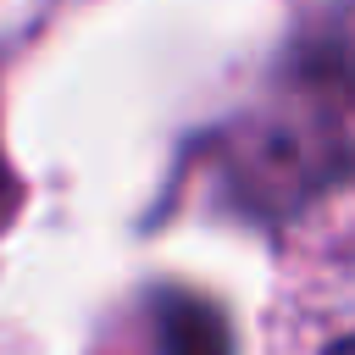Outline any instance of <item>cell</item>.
<instances>
[{
  "label": "cell",
  "instance_id": "obj_3",
  "mask_svg": "<svg viewBox=\"0 0 355 355\" xmlns=\"http://www.w3.org/2000/svg\"><path fill=\"white\" fill-rule=\"evenodd\" d=\"M327 355H355V338H344V344H333Z\"/></svg>",
  "mask_w": 355,
  "mask_h": 355
},
{
  "label": "cell",
  "instance_id": "obj_1",
  "mask_svg": "<svg viewBox=\"0 0 355 355\" xmlns=\"http://www.w3.org/2000/svg\"><path fill=\"white\" fill-rule=\"evenodd\" d=\"M216 150L227 194L250 211H294L355 178V0H333L294 33Z\"/></svg>",
  "mask_w": 355,
  "mask_h": 355
},
{
  "label": "cell",
  "instance_id": "obj_2",
  "mask_svg": "<svg viewBox=\"0 0 355 355\" xmlns=\"http://www.w3.org/2000/svg\"><path fill=\"white\" fill-rule=\"evenodd\" d=\"M161 349L166 355H233L227 344V322L216 316V305L205 300H166L161 311Z\"/></svg>",
  "mask_w": 355,
  "mask_h": 355
}]
</instances>
